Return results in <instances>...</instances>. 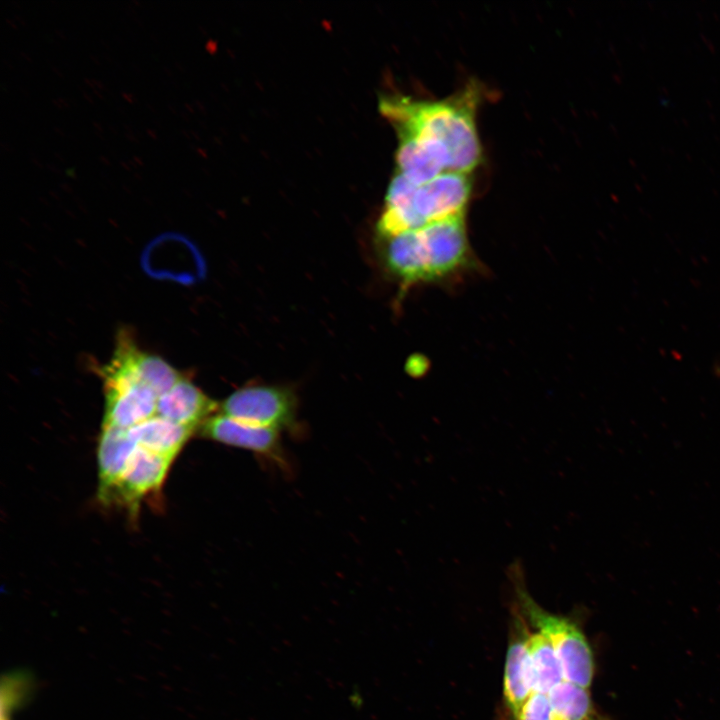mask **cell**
<instances>
[{"label":"cell","instance_id":"obj_32","mask_svg":"<svg viewBox=\"0 0 720 720\" xmlns=\"http://www.w3.org/2000/svg\"><path fill=\"white\" fill-rule=\"evenodd\" d=\"M52 70H53V72L56 73L59 77H61V78L63 77V74H62L57 68H55L54 66H52Z\"/></svg>","mask_w":720,"mask_h":720},{"label":"cell","instance_id":"obj_3","mask_svg":"<svg viewBox=\"0 0 720 720\" xmlns=\"http://www.w3.org/2000/svg\"><path fill=\"white\" fill-rule=\"evenodd\" d=\"M471 193L469 173L445 171L418 185L410 199L394 207H385L377 224L378 235L386 239L433 223L466 216Z\"/></svg>","mask_w":720,"mask_h":720},{"label":"cell","instance_id":"obj_28","mask_svg":"<svg viewBox=\"0 0 720 720\" xmlns=\"http://www.w3.org/2000/svg\"><path fill=\"white\" fill-rule=\"evenodd\" d=\"M6 23H8L13 29H17V25L9 18L5 19Z\"/></svg>","mask_w":720,"mask_h":720},{"label":"cell","instance_id":"obj_40","mask_svg":"<svg viewBox=\"0 0 720 720\" xmlns=\"http://www.w3.org/2000/svg\"><path fill=\"white\" fill-rule=\"evenodd\" d=\"M89 57H90V59H92L96 64H99V63H100L99 60H98V58L95 57L94 55L90 54Z\"/></svg>","mask_w":720,"mask_h":720},{"label":"cell","instance_id":"obj_16","mask_svg":"<svg viewBox=\"0 0 720 720\" xmlns=\"http://www.w3.org/2000/svg\"><path fill=\"white\" fill-rule=\"evenodd\" d=\"M516 720H551L548 694L533 692L522 706Z\"/></svg>","mask_w":720,"mask_h":720},{"label":"cell","instance_id":"obj_27","mask_svg":"<svg viewBox=\"0 0 720 720\" xmlns=\"http://www.w3.org/2000/svg\"><path fill=\"white\" fill-rule=\"evenodd\" d=\"M31 161L38 167H42L41 163L38 161V159L32 154Z\"/></svg>","mask_w":720,"mask_h":720},{"label":"cell","instance_id":"obj_1","mask_svg":"<svg viewBox=\"0 0 720 720\" xmlns=\"http://www.w3.org/2000/svg\"><path fill=\"white\" fill-rule=\"evenodd\" d=\"M479 96L473 85L439 101H415L394 96L384 98L380 110L396 126L399 137L441 143L450 155L449 171L470 173L480 163L482 155L475 123Z\"/></svg>","mask_w":720,"mask_h":720},{"label":"cell","instance_id":"obj_13","mask_svg":"<svg viewBox=\"0 0 720 720\" xmlns=\"http://www.w3.org/2000/svg\"><path fill=\"white\" fill-rule=\"evenodd\" d=\"M197 429L154 416L130 429L129 436L141 448L175 459Z\"/></svg>","mask_w":720,"mask_h":720},{"label":"cell","instance_id":"obj_43","mask_svg":"<svg viewBox=\"0 0 720 720\" xmlns=\"http://www.w3.org/2000/svg\"><path fill=\"white\" fill-rule=\"evenodd\" d=\"M167 107L171 110L172 113H176V110L171 106V104H168Z\"/></svg>","mask_w":720,"mask_h":720},{"label":"cell","instance_id":"obj_51","mask_svg":"<svg viewBox=\"0 0 720 720\" xmlns=\"http://www.w3.org/2000/svg\"><path fill=\"white\" fill-rule=\"evenodd\" d=\"M132 3H133L134 5H139V2H137V1H135V0H133Z\"/></svg>","mask_w":720,"mask_h":720},{"label":"cell","instance_id":"obj_50","mask_svg":"<svg viewBox=\"0 0 720 720\" xmlns=\"http://www.w3.org/2000/svg\"><path fill=\"white\" fill-rule=\"evenodd\" d=\"M21 91H22L23 94H25L26 96H28V92H27L26 90L21 89Z\"/></svg>","mask_w":720,"mask_h":720},{"label":"cell","instance_id":"obj_7","mask_svg":"<svg viewBox=\"0 0 720 720\" xmlns=\"http://www.w3.org/2000/svg\"><path fill=\"white\" fill-rule=\"evenodd\" d=\"M511 614L512 630L503 674V705L510 719L516 720L522 706L534 692V681L528 650L527 622L513 605Z\"/></svg>","mask_w":720,"mask_h":720},{"label":"cell","instance_id":"obj_9","mask_svg":"<svg viewBox=\"0 0 720 720\" xmlns=\"http://www.w3.org/2000/svg\"><path fill=\"white\" fill-rule=\"evenodd\" d=\"M103 384L102 427L130 429L156 416L158 397L144 384L126 379H103Z\"/></svg>","mask_w":720,"mask_h":720},{"label":"cell","instance_id":"obj_36","mask_svg":"<svg viewBox=\"0 0 720 720\" xmlns=\"http://www.w3.org/2000/svg\"><path fill=\"white\" fill-rule=\"evenodd\" d=\"M53 129H54V131L57 132L59 135H65V133H64L59 127H54Z\"/></svg>","mask_w":720,"mask_h":720},{"label":"cell","instance_id":"obj_5","mask_svg":"<svg viewBox=\"0 0 720 720\" xmlns=\"http://www.w3.org/2000/svg\"><path fill=\"white\" fill-rule=\"evenodd\" d=\"M173 458L138 446L118 480L99 498L105 504L135 509L140 500L160 488Z\"/></svg>","mask_w":720,"mask_h":720},{"label":"cell","instance_id":"obj_45","mask_svg":"<svg viewBox=\"0 0 720 720\" xmlns=\"http://www.w3.org/2000/svg\"><path fill=\"white\" fill-rule=\"evenodd\" d=\"M134 177H135L136 179H138V180H141V179H142V177H141V175H140L139 173H134Z\"/></svg>","mask_w":720,"mask_h":720},{"label":"cell","instance_id":"obj_10","mask_svg":"<svg viewBox=\"0 0 720 720\" xmlns=\"http://www.w3.org/2000/svg\"><path fill=\"white\" fill-rule=\"evenodd\" d=\"M217 409H219L218 403L191 381L182 377L168 392L158 398L156 416L198 430Z\"/></svg>","mask_w":720,"mask_h":720},{"label":"cell","instance_id":"obj_23","mask_svg":"<svg viewBox=\"0 0 720 720\" xmlns=\"http://www.w3.org/2000/svg\"><path fill=\"white\" fill-rule=\"evenodd\" d=\"M65 173H66L67 176H69V177H71V178H75V173H74V169H73V168H68V169H66V170H65Z\"/></svg>","mask_w":720,"mask_h":720},{"label":"cell","instance_id":"obj_47","mask_svg":"<svg viewBox=\"0 0 720 720\" xmlns=\"http://www.w3.org/2000/svg\"><path fill=\"white\" fill-rule=\"evenodd\" d=\"M185 107H186L189 111H192V112H193V109L191 108V106H190L189 104H185Z\"/></svg>","mask_w":720,"mask_h":720},{"label":"cell","instance_id":"obj_11","mask_svg":"<svg viewBox=\"0 0 720 720\" xmlns=\"http://www.w3.org/2000/svg\"><path fill=\"white\" fill-rule=\"evenodd\" d=\"M398 173L422 185L450 168V155L441 143L401 136L396 155Z\"/></svg>","mask_w":720,"mask_h":720},{"label":"cell","instance_id":"obj_8","mask_svg":"<svg viewBox=\"0 0 720 720\" xmlns=\"http://www.w3.org/2000/svg\"><path fill=\"white\" fill-rule=\"evenodd\" d=\"M200 431L208 439L246 449L279 465H286L280 431L277 429L247 423L219 413L207 419L201 425Z\"/></svg>","mask_w":720,"mask_h":720},{"label":"cell","instance_id":"obj_25","mask_svg":"<svg viewBox=\"0 0 720 720\" xmlns=\"http://www.w3.org/2000/svg\"><path fill=\"white\" fill-rule=\"evenodd\" d=\"M98 159L100 160V162H102V163L105 164V165H110V164H111L110 161H109L106 157H104V156H102V155H100V156L98 157Z\"/></svg>","mask_w":720,"mask_h":720},{"label":"cell","instance_id":"obj_38","mask_svg":"<svg viewBox=\"0 0 720 720\" xmlns=\"http://www.w3.org/2000/svg\"><path fill=\"white\" fill-rule=\"evenodd\" d=\"M163 70L165 71V73H166L168 76L172 77V73H171V70H170L169 68H167V67L164 66V67H163Z\"/></svg>","mask_w":720,"mask_h":720},{"label":"cell","instance_id":"obj_12","mask_svg":"<svg viewBox=\"0 0 720 720\" xmlns=\"http://www.w3.org/2000/svg\"><path fill=\"white\" fill-rule=\"evenodd\" d=\"M138 448L128 429L102 427L98 443V495L109 489L124 472Z\"/></svg>","mask_w":720,"mask_h":720},{"label":"cell","instance_id":"obj_6","mask_svg":"<svg viewBox=\"0 0 720 720\" xmlns=\"http://www.w3.org/2000/svg\"><path fill=\"white\" fill-rule=\"evenodd\" d=\"M101 373L134 379L150 388L158 398L183 377L161 357L141 351L124 334L118 337L114 354Z\"/></svg>","mask_w":720,"mask_h":720},{"label":"cell","instance_id":"obj_22","mask_svg":"<svg viewBox=\"0 0 720 720\" xmlns=\"http://www.w3.org/2000/svg\"><path fill=\"white\" fill-rule=\"evenodd\" d=\"M46 166H47L51 171H53L54 173L61 174V171H60L57 167H55L54 165L48 163Z\"/></svg>","mask_w":720,"mask_h":720},{"label":"cell","instance_id":"obj_34","mask_svg":"<svg viewBox=\"0 0 720 720\" xmlns=\"http://www.w3.org/2000/svg\"><path fill=\"white\" fill-rule=\"evenodd\" d=\"M119 163L125 170H130V166L127 165L124 161H120Z\"/></svg>","mask_w":720,"mask_h":720},{"label":"cell","instance_id":"obj_2","mask_svg":"<svg viewBox=\"0 0 720 720\" xmlns=\"http://www.w3.org/2000/svg\"><path fill=\"white\" fill-rule=\"evenodd\" d=\"M506 576L514 595L512 605L551 643L564 680L589 689L596 672L595 655L577 618L549 612L535 601L527 588L521 560L507 566Z\"/></svg>","mask_w":720,"mask_h":720},{"label":"cell","instance_id":"obj_15","mask_svg":"<svg viewBox=\"0 0 720 720\" xmlns=\"http://www.w3.org/2000/svg\"><path fill=\"white\" fill-rule=\"evenodd\" d=\"M528 650L533 671L534 692L548 694L564 681L560 661L551 643L540 632L528 634Z\"/></svg>","mask_w":720,"mask_h":720},{"label":"cell","instance_id":"obj_20","mask_svg":"<svg viewBox=\"0 0 720 720\" xmlns=\"http://www.w3.org/2000/svg\"><path fill=\"white\" fill-rule=\"evenodd\" d=\"M92 81H93V84H94V87H95V88H98V89H100V90H107L106 87H105V85L102 84L100 81L95 80V79H93Z\"/></svg>","mask_w":720,"mask_h":720},{"label":"cell","instance_id":"obj_17","mask_svg":"<svg viewBox=\"0 0 720 720\" xmlns=\"http://www.w3.org/2000/svg\"><path fill=\"white\" fill-rule=\"evenodd\" d=\"M52 103H53L56 107H58V108H63V107H67V106H68V101H67L65 98H62V97H58V98H56V99H52Z\"/></svg>","mask_w":720,"mask_h":720},{"label":"cell","instance_id":"obj_39","mask_svg":"<svg viewBox=\"0 0 720 720\" xmlns=\"http://www.w3.org/2000/svg\"><path fill=\"white\" fill-rule=\"evenodd\" d=\"M93 92H94V94L97 95L100 99H104V97L102 96V94H101L97 89H93Z\"/></svg>","mask_w":720,"mask_h":720},{"label":"cell","instance_id":"obj_35","mask_svg":"<svg viewBox=\"0 0 720 720\" xmlns=\"http://www.w3.org/2000/svg\"><path fill=\"white\" fill-rule=\"evenodd\" d=\"M93 126H94L97 130H99V131H101V132L103 131L102 127H101L96 121H93Z\"/></svg>","mask_w":720,"mask_h":720},{"label":"cell","instance_id":"obj_26","mask_svg":"<svg viewBox=\"0 0 720 720\" xmlns=\"http://www.w3.org/2000/svg\"><path fill=\"white\" fill-rule=\"evenodd\" d=\"M132 160L136 163V165L142 166L143 161L138 156H133Z\"/></svg>","mask_w":720,"mask_h":720},{"label":"cell","instance_id":"obj_19","mask_svg":"<svg viewBox=\"0 0 720 720\" xmlns=\"http://www.w3.org/2000/svg\"><path fill=\"white\" fill-rule=\"evenodd\" d=\"M125 137H126L128 140H130L131 142L138 143V139H137V137L134 135L133 132H131V133L126 132V133H125Z\"/></svg>","mask_w":720,"mask_h":720},{"label":"cell","instance_id":"obj_37","mask_svg":"<svg viewBox=\"0 0 720 720\" xmlns=\"http://www.w3.org/2000/svg\"><path fill=\"white\" fill-rule=\"evenodd\" d=\"M21 57L25 58L27 61H31V58L24 52H20Z\"/></svg>","mask_w":720,"mask_h":720},{"label":"cell","instance_id":"obj_31","mask_svg":"<svg viewBox=\"0 0 720 720\" xmlns=\"http://www.w3.org/2000/svg\"><path fill=\"white\" fill-rule=\"evenodd\" d=\"M175 67H176L178 70H180L181 72H184V70H185L184 67H183L180 63H178V62H175Z\"/></svg>","mask_w":720,"mask_h":720},{"label":"cell","instance_id":"obj_49","mask_svg":"<svg viewBox=\"0 0 720 720\" xmlns=\"http://www.w3.org/2000/svg\"><path fill=\"white\" fill-rule=\"evenodd\" d=\"M150 37L151 39H153V41H157L156 37L153 34H151Z\"/></svg>","mask_w":720,"mask_h":720},{"label":"cell","instance_id":"obj_21","mask_svg":"<svg viewBox=\"0 0 720 720\" xmlns=\"http://www.w3.org/2000/svg\"><path fill=\"white\" fill-rule=\"evenodd\" d=\"M146 132H147V134H148L149 137H151V138H153V139H157V135H156V133H155V131H154L153 129L148 128V129L146 130Z\"/></svg>","mask_w":720,"mask_h":720},{"label":"cell","instance_id":"obj_48","mask_svg":"<svg viewBox=\"0 0 720 720\" xmlns=\"http://www.w3.org/2000/svg\"><path fill=\"white\" fill-rule=\"evenodd\" d=\"M109 129H110L111 131H113L115 134L117 133V132L115 131V129H114L113 126L110 125V126H109Z\"/></svg>","mask_w":720,"mask_h":720},{"label":"cell","instance_id":"obj_30","mask_svg":"<svg viewBox=\"0 0 720 720\" xmlns=\"http://www.w3.org/2000/svg\"><path fill=\"white\" fill-rule=\"evenodd\" d=\"M82 95H83V97H84L87 101H89L90 103H93V101H92V99L90 98L89 94H87L86 92L82 91Z\"/></svg>","mask_w":720,"mask_h":720},{"label":"cell","instance_id":"obj_44","mask_svg":"<svg viewBox=\"0 0 720 720\" xmlns=\"http://www.w3.org/2000/svg\"><path fill=\"white\" fill-rule=\"evenodd\" d=\"M54 155H55V157H57L60 161H62V162L64 161V159H63L58 153L55 152Z\"/></svg>","mask_w":720,"mask_h":720},{"label":"cell","instance_id":"obj_14","mask_svg":"<svg viewBox=\"0 0 720 720\" xmlns=\"http://www.w3.org/2000/svg\"><path fill=\"white\" fill-rule=\"evenodd\" d=\"M551 720H612L602 713L589 689L562 681L549 693Z\"/></svg>","mask_w":720,"mask_h":720},{"label":"cell","instance_id":"obj_33","mask_svg":"<svg viewBox=\"0 0 720 720\" xmlns=\"http://www.w3.org/2000/svg\"><path fill=\"white\" fill-rule=\"evenodd\" d=\"M55 34L58 35L62 39H66V36L60 30H56Z\"/></svg>","mask_w":720,"mask_h":720},{"label":"cell","instance_id":"obj_41","mask_svg":"<svg viewBox=\"0 0 720 720\" xmlns=\"http://www.w3.org/2000/svg\"><path fill=\"white\" fill-rule=\"evenodd\" d=\"M60 186H61L63 189H66V190H68V191L71 190L70 187H69L66 183H61Z\"/></svg>","mask_w":720,"mask_h":720},{"label":"cell","instance_id":"obj_24","mask_svg":"<svg viewBox=\"0 0 720 720\" xmlns=\"http://www.w3.org/2000/svg\"><path fill=\"white\" fill-rule=\"evenodd\" d=\"M14 19L21 25H25L26 21L19 15H15Z\"/></svg>","mask_w":720,"mask_h":720},{"label":"cell","instance_id":"obj_46","mask_svg":"<svg viewBox=\"0 0 720 720\" xmlns=\"http://www.w3.org/2000/svg\"><path fill=\"white\" fill-rule=\"evenodd\" d=\"M181 116L183 119L185 118L186 120H188V117L184 111L181 112Z\"/></svg>","mask_w":720,"mask_h":720},{"label":"cell","instance_id":"obj_4","mask_svg":"<svg viewBox=\"0 0 720 720\" xmlns=\"http://www.w3.org/2000/svg\"><path fill=\"white\" fill-rule=\"evenodd\" d=\"M221 414L279 431L295 425L296 399L288 389L273 385H247L231 393L220 405Z\"/></svg>","mask_w":720,"mask_h":720},{"label":"cell","instance_id":"obj_29","mask_svg":"<svg viewBox=\"0 0 720 720\" xmlns=\"http://www.w3.org/2000/svg\"><path fill=\"white\" fill-rule=\"evenodd\" d=\"M1 147H2L5 151H8V152L11 151V148H10L9 144H6V143H3V142H2V143H1Z\"/></svg>","mask_w":720,"mask_h":720},{"label":"cell","instance_id":"obj_42","mask_svg":"<svg viewBox=\"0 0 720 720\" xmlns=\"http://www.w3.org/2000/svg\"><path fill=\"white\" fill-rule=\"evenodd\" d=\"M146 106H147L151 111L155 112L154 107L151 106V104H149L148 102H146Z\"/></svg>","mask_w":720,"mask_h":720},{"label":"cell","instance_id":"obj_18","mask_svg":"<svg viewBox=\"0 0 720 720\" xmlns=\"http://www.w3.org/2000/svg\"><path fill=\"white\" fill-rule=\"evenodd\" d=\"M121 96H122L125 100H127L129 103H133V102H134V100H133L134 96H133L132 94H129V93H126V92H122V93H121Z\"/></svg>","mask_w":720,"mask_h":720}]
</instances>
